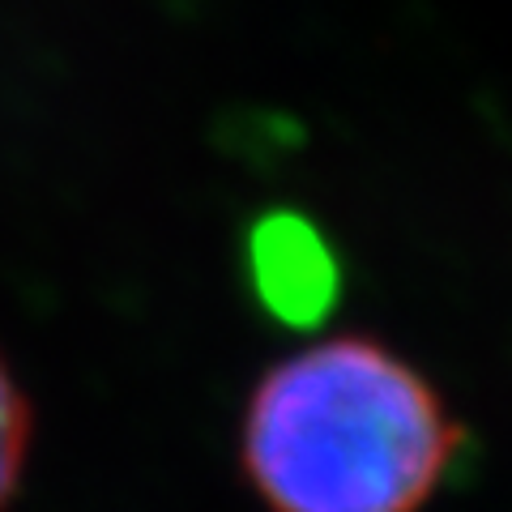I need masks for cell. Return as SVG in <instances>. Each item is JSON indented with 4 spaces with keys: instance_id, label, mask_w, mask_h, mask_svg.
I'll return each instance as SVG.
<instances>
[{
    "instance_id": "6da1fadb",
    "label": "cell",
    "mask_w": 512,
    "mask_h": 512,
    "mask_svg": "<svg viewBox=\"0 0 512 512\" xmlns=\"http://www.w3.org/2000/svg\"><path fill=\"white\" fill-rule=\"evenodd\" d=\"M461 448L440 393L372 338H325L261 376L244 474L274 512H419Z\"/></svg>"
},
{
    "instance_id": "7a4b0ae2",
    "label": "cell",
    "mask_w": 512,
    "mask_h": 512,
    "mask_svg": "<svg viewBox=\"0 0 512 512\" xmlns=\"http://www.w3.org/2000/svg\"><path fill=\"white\" fill-rule=\"evenodd\" d=\"M252 269L261 299L286 325H316L342 291L338 256L299 214H269L252 235Z\"/></svg>"
},
{
    "instance_id": "3957f363",
    "label": "cell",
    "mask_w": 512,
    "mask_h": 512,
    "mask_svg": "<svg viewBox=\"0 0 512 512\" xmlns=\"http://www.w3.org/2000/svg\"><path fill=\"white\" fill-rule=\"evenodd\" d=\"M30 453V406L18 389V380L0 359V508L18 491Z\"/></svg>"
}]
</instances>
